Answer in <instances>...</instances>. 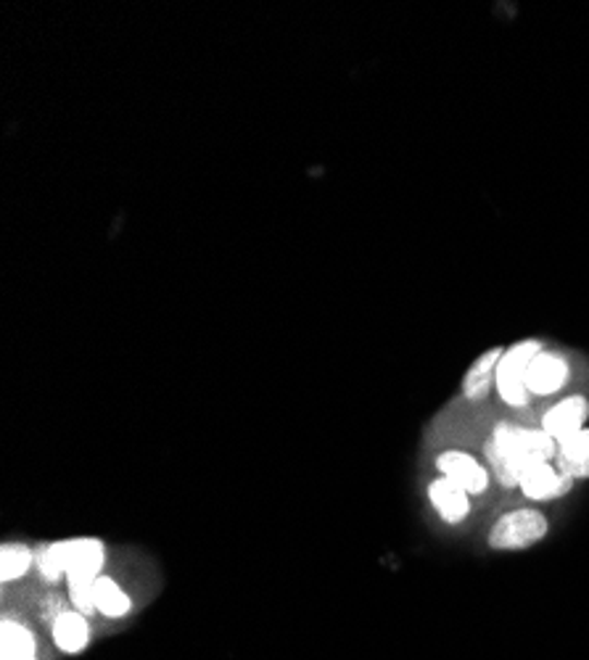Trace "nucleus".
<instances>
[{
  "instance_id": "f257e3e1",
  "label": "nucleus",
  "mask_w": 589,
  "mask_h": 660,
  "mask_svg": "<svg viewBox=\"0 0 589 660\" xmlns=\"http://www.w3.org/2000/svg\"><path fill=\"white\" fill-rule=\"evenodd\" d=\"M557 441L542 428H529L521 423H497L484 444V463L492 478L505 489H518L524 473L542 463H553Z\"/></svg>"
},
{
  "instance_id": "f03ea898",
  "label": "nucleus",
  "mask_w": 589,
  "mask_h": 660,
  "mask_svg": "<svg viewBox=\"0 0 589 660\" xmlns=\"http://www.w3.org/2000/svg\"><path fill=\"white\" fill-rule=\"evenodd\" d=\"M550 518L537 508H513L489 528L486 545L494 552H524L548 539Z\"/></svg>"
},
{
  "instance_id": "7ed1b4c3",
  "label": "nucleus",
  "mask_w": 589,
  "mask_h": 660,
  "mask_svg": "<svg viewBox=\"0 0 589 660\" xmlns=\"http://www.w3.org/2000/svg\"><path fill=\"white\" fill-rule=\"evenodd\" d=\"M544 349L542 339H521L505 349L503 359L497 365V381L494 391L507 407L524 410L531 402L529 389H526V372H529L531 359Z\"/></svg>"
},
{
  "instance_id": "20e7f679",
  "label": "nucleus",
  "mask_w": 589,
  "mask_h": 660,
  "mask_svg": "<svg viewBox=\"0 0 589 660\" xmlns=\"http://www.w3.org/2000/svg\"><path fill=\"white\" fill-rule=\"evenodd\" d=\"M436 473L447 481L457 484L466 489L471 497L486 494L489 484H492V470L481 457L466 450H447L436 457Z\"/></svg>"
},
{
  "instance_id": "39448f33",
  "label": "nucleus",
  "mask_w": 589,
  "mask_h": 660,
  "mask_svg": "<svg viewBox=\"0 0 589 660\" xmlns=\"http://www.w3.org/2000/svg\"><path fill=\"white\" fill-rule=\"evenodd\" d=\"M568 381H572V363L555 349H542L526 372V389L531 396H555L557 391L566 389Z\"/></svg>"
},
{
  "instance_id": "423d86ee",
  "label": "nucleus",
  "mask_w": 589,
  "mask_h": 660,
  "mask_svg": "<svg viewBox=\"0 0 589 660\" xmlns=\"http://www.w3.org/2000/svg\"><path fill=\"white\" fill-rule=\"evenodd\" d=\"M589 423V400L585 394H566L563 400H557L553 407L544 410L542 428L544 433L553 436L555 441L568 439V436L579 433L581 428H587Z\"/></svg>"
},
{
  "instance_id": "0eeeda50",
  "label": "nucleus",
  "mask_w": 589,
  "mask_h": 660,
  "mask_svg": "<svg viewBox=\"0 0 589 660\" xmlns=\"http://www.w3.org/2000/svg\"><path fill=\"white\" fill-rule=\"evenodd\" d=\"M574 478L566 476L555 463H542L529 473H524L518 489L531 502H555L563 500L574 489Z\"/></svg>"
},
{
  "instance_id": "6e6552de",
  "label": "nucleus",
  "mask_w": 589,
  "mask_h": 660,
  "mask_svg": "<svg viewBox=\"0 0 589 660\" xmlns=\"http://www.w3.org/2000/svg\"><path fill=\"white\" fill-rule=\"evenodd\" d=\"M425 494H429V502L431 508H434V513L444 523H449V526H460L473 510V497L468 494L466 489H460L457 484L447 481V478L442 476H436L434 481L429 484Z\"/></svg>"
},
{
  "instance_id": "1a4fd4ad",
  "label": "nucleus",
  "mask_w": 589,
  "mask_h": 660,
  "mask_svg": "<svg viewBox=\"0 0 589 660\" xmlns=\"http://www.w3.org/2000/svg\"><path fill=\"white\" fill-rule=\"evenodd\" d=\"M51 637L53 645L59 647L64 656H80V652L87 650L93 637V628L87 615L80 613V610H64L51 621Z\"/></svg>"
},
{
  "instance_id": "9d476101",
  "label": "nucleus",
  "mask_w": 589,
  "mask_h": 660,
  "mask_svg": "<svg viewBox=\"0 0 589 660\" xmlns=\"http://www.w3.org/2000/svg\"><path fill=\"white\" fill-rule=\"evenodd\" d=\"M505 346H492L486 349L484 354L473 359V365L466 370V378H462V396L468 402H484L489 396V391L494 389V381H497V365L503 359Z\"/></svg>"
},
{
  "instance_id": "9b49d317",
  "label": "nucleus",
  "mask_w": 589,
  "mask_h": 660,
  "mask_svg": "<svg viewBox=\"0 0 589 660\" xmlns=\"http://www.w3.org/2000/svg\"><path fill=\"white\" fill-rule=\"evenodd\" d=\"M0 660H37L35 632L11 615L0 621Z\"/></svg>"
},
{
  "instance_id": "f8f14e48",
  "label": "nucleus",
  "mask_w": 589,
  "mask_h": 660,
  "mask_svg": "<svg viewBox=\"0 0 589 660\" xmlns=\"http://www.w3.org/2000/svg\"><path fill=\"white\" fill-rule=\"evenodd\" d=\"M555 465L574 481H587L589 478V426L579 433L557 441Z\"/></svg>"
},
{
  "instance_id": "ddd939ff",
  "label": "nucleus",
  "mask_w": 589,
  "mask_h": 660,
  "mask_svg": "<svg viewBox=\"0 0 589 660\" xmlns=\"http://www.w3.org/2000/svg\"><path fill=\"white\" fill-rule=\"evenodd\" d=\"M96 610L104 619H124L133 610V597L115 576L101 574L96 578Z\"/></svg>"
},
{
  "instance_id": "4468645a",
  "label": "nucleus",
  "mask_w": 589,
  "mask_h": 660,
  "mask_svg": "<svg viewBox=\"0 0 589 660\" xmlns=\"http://www.w3.org/2000/svg\"><path fill=\"white\" fill-rule=\"evenodd\" d=\"M37 565V552L24 541H3L0 547V582L14 584L22 582L24 576Z\"/></svg>"
}]
</instances>
